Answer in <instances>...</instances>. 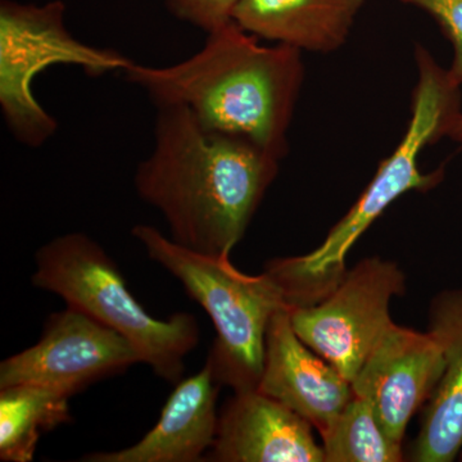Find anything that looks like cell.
<instances>
[{
    "label": "cell",
    "instance_id": "8fae6325",
    "mask_svg": "<svg viewBox=\"0 0 462 462\" xmlns=\"http://www.w3.org/2000/svg\"><path fill=\"white\" fill-rule=\"evenodd\" d=\"M312 425L258 389L234 392L218 412L205 461L325 462Z\"/></svg>",
    "mask_w": 462,
    "mask_h": 462
},
{
    "label": "cell",
    "instance_id": "4fadbf2b",
    "mask_svg": "<svg viewBox=\"0 0 462 462\" xmlns=\"http://www.w3.org/2000/svg\"><path fill=\"white\" fill-rule=\"evenodd\" d=\"M428 321L445 356V372L424 406L411 460L451 462L462 451V288L438 293Z\"/></svg>",
    "mask_w": 462,
    "mask_h": 462
},
{
    "label": "cell",
    "instance_id": "7c38bea8",
    "mask_svg": "<svg viewBox=\"0 0 462 462\" xmlns=\"http://www.w3.org/2000/svg\"><path fill=\"white\" fill-rule=\"evenodd\" d=\"M220 387L211 367L205 364L196 375L175 384L157 424L138 443L118 451L85 455L80 461H205L217 431Z\"/></svg>",
    "mask_w": 462,
    "mask_h": 462
},
{
    "label": "cell",
    "instance_id": "5bb4252c",
    "mask_svg": "<svg viewBox=\"0 0 462 462\" xmlns=\"http://www.w3.org/2000/svg\"><path fill=\"white\" fill-rule=\"evenodd\" d=\"M365 0H240L233 21L260 41L329 54L346 44Z\"/></svg>",
    "mask_w": 462,
    "mask_h": 462
},
{
    "label": "cell",
    "instance_id": "e0dca14e",
    "mask_svg": "<svg viewBox=\"0 0 462 462\" xmlns=\"http://www.w3.org/2000/svg\"><path fill=\"white\" fill-rule=\"evenodd\" d=\"M402 5L421 9L430 14L443 35L454 45L455 57L448 74L462 85V0H398Z\"/></svg>",
    "mask_w": 462,
    "mask_h": 462
},
{
    "label": "cell",
    "instance_id": "ba28073f",
    "mask_svg": "<svg viewBox=\"0 0 462 462\" xmlns=\"http://www.w3.org/2000/svg\"><path fill=\"white\" fill-rule=\"evenodd\" d=\"M136 364L141 356L123 336L67 306L48 316L35 345L0 364V389L42 385L74 397Z\"/></svg>",
    "mask_w": 462,
    "mask_h": 462
},
{
    "label": "cell",
    "instance_id": "9a60e30c",
    "mask_svg": "<svg viewBox=\"0 0 462 462\" xmlns=\"http://www.w3.org/2000/svg\"><path fill=\"white\" fill-rule=\"evenodd\" d=\"M71 398L42 385L0 389V460L32 461L42 434L71 420Z\"/></svg>",
    "mask_w": 462,
    "mask_h": 462
},
{
    "label": "cell",
    "instance_id": "8992f818",
    "mask_svg": "<svg viewBox=\"0 0 462 462\" xmlns=\"http://www.w3.org/2000/svg\"><path fill=\"white\" fill-rule=\"evenodd\" d=\"M132 62L117 51L75 38L67 29L62 0L42 5L0 3V109L9 132L25 147H42L58 130L56 118L32 91L33 80L45 69L76 66L98 78L124 72Z\"/></svg>",
    "mask_w": 462,
    "mask_h": 462
},
{
    "label": "cell",
    "instance_id": "6da1fadb",
    "mask_svg": "<svg viewBox=\"0 0 462 462\" xmlns=\"http://www.w3.org/2000/svg\"><path fill=\"white\" fill-rule=\"evenodd\" d=\"M156 108L153 149L134 175L136 193L163 216L173 242L230 256L282 160L242 136L206 129L180 106Z\"/></svg>",
    "mask_w": 462,
    "mask_h": 462
},
{
    "label": "cell",
    "instance_id": "30bf717a",
    "mask_svg": "<svg viewBox=\"0 0 462 462\" xmlns=\"http://www.w3.org/2000/svg\"><path fill=\"white\" fill-rule=\"evenodd\" d=\"M258 391L305 418L319 433L355 394L351 383L297 336L289 307L276 311L267 328Z\"/></svg>",
    "mask_w": 462,
    "mask_h": 462
},
{
    "label": "cell",
    "instance_id": "277c9868",
    "mask_svg": "<svg viewBox=\"0 0 462 462\" xmlns=\"http://www.w3.org/2000/svg\"><path fill=\"white\" fill-rule=\"evenodd\" d=\"M132 234L214 322L216 338L206 364L216 382L234 392L258 389L267 328L276 311L289 307L272 276L264 272L247 275L230 263V256L182 247L152 225H136Z\"/></svg>",
    "mask_w": 462,
    "mask_h": 462
},
{
    "label": "cell",
    "instance_id": "d6986e66",
    "mask_svg": "<svg viewBox=\"0 0 462 462\" xmlns=\"http://www.w3.org/2000/svg\"><path fill=\"white\" fill-rule=\"evenodd\" d=\"M451 139H454L456 142L462 143V115L461 117L458 118L457 124H456L454 134H452Z\"/></svg>",
    "mask_w": 462,
    "mask_h": 462
},
{
    "label": "cell",
    "instance_id": "52a82bcc",
    "mask_svg": "<svg viewBox=\"0 0 462 462\" xmlns=\"http://www.w3.org/2000/svg\"><path fill=\"white\" fill-rule=\"evenodd\" d=\"M406 291L396 263L379 257L360 261L324 300L291 309L297 336L349 383L393 324L392 298Z\"/></svg>",
    "mask_w": 462,
    "mask_h": 462
},
{
    "label": "cell",
    "instance_id": "9c48e42d",
    "mask_svg": "<svg viewBox=\"0 0 462 462\" xmlns=\"http://www.w3.org/2000/svg\"><path fill=\"white\" fill-rule=\"evenodd\" d=\"M445 356L430 331L392 324L352 382L354 393L372 403L389 436L402 443L415 413L433 396Z\"/></svg>",
    "mask_w": 462,
    "mask_h": 462
},
{
    "label": "cell",
    "instance_id": "ffe728a7",
    "mask_svg": "<svg viewBox=\"0 0 462 462\" xmlns=\"http://www.w3.org/2000/svg\"><path fill=\"white\" fill-rule=\"evenodd\" d=\"M461 460H462V452H461Z\"/></svg>",
    "mask_w": 462,
    "mask_h": 462
},
{
    "label": "cell",
    "instance_id": "ac0fdd59",
    "mask_svg": "<svg viewBox=\"0 0 462 462\" xmlns=\"http://www.w3.org/2000/svg\"><path fill=\"white\" fill-rule=\"evenodd\" d=\"M240 0H166L172 16L206 33L233 23Z\"/></svg>",
    "mask_w": 462,
    "mask_h": 462
},
{
    "label": "cell",
    "instance_id": "2e32d148",
    "mask_svg": "<svg viewBox=\"0 0 462 462\" xmlns=\"http://www.w3.org/2000/svg\"><path fill=\"white\" fill-rule=\"evenodd\" d=\"M320 436L325 462L403 461L402 443L389 436L372 403L357 394Z\"/></svg>",
    "mask_w": 462,
    "mask_h": 462
},
{
    "label": "cell",
    "instance_id": "3957f363",
    "mask_svg": "<svg viewBox=\"0 0 462 462\" xmlns=\"http://www.w3.org/2000/svg\"><path fill=\"white\" fill-rule=\"evenodd\" d=\"M418 83L412 93L411 118L402 141L379 165L360 199L328 234L324 242L303 256L273 258L264 264L287 300L288 306H311L324 300L345 278L346 258L365 231L394 200L409 191L433 189L443 169L422 172V149L443 136L451 138L461 117L460 85L438 65L430 51L415 45Z\"/></svg>",
    "mask_w": 462,
    "mask_h": 462
},
{
    "label": "cell",
    "instance_id": "5b68a950",
    "mask_svg": "<svg viewBox=\"0 0 462 462\" xmlns=\"http://www.w3.org/2000/svg\"><path fill=\"white\" fill-rule=\"evenodd\" d=\"M32 282L123 336L158 378L175 385L184 376L185 358L199 342L197 319L188 312L153 318L133 296L115 261L87 234H65L42 245Z\"/></svg>",
    "mask_w": 462,
    "mask_h": 462
},
{
    "label": "cell",
    "instance_id": "7a4b0ae2",
    "mask_svg": "<svg viewBox=\"0 0 462 462\" xmlns=\"http://www.w3.org/2000/svg\"><path fill=\"white\" fill-rule=\"evenodd\" d=\"M156 107L180 106L203 127L242 136L273 156L289 151L288 132L305 81L302 51L260 39L230 23L175 65L132 62L124 71Z\"/></svg>",
    "mask_w": 462,
    "mask_h": 462
}]
</instances>
